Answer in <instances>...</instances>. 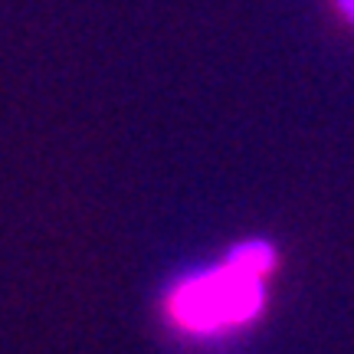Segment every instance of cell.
Segmentation results:
<instances>
[{
	"mask_svg": "<svg viewBox=\"0 0 354 354\" xmlns=\"http://www.w3.org/2000/svg\"><path fill=\"white\" fill-rule=\"evenodd\" d=\"M263 305L259 276H250L236 266H223L216 272L184 282L171 295V318L187 331H214L220 325H236L253 318Z\"/></svg>",
	"mask_w": 354,
	"mask_h": 354,
	"instance_id": "6da1fadb",
	"label": "cell"
},
{
	"mask_svg": "<svg viewBox=\"0 0 354 354\" xmlns=\"http://www.w3.org/2000/svg\"><path fill=\"white\" fill-rule=\"evenodd\" d=\"M272 263H276V256H272V250H269V246H263V243L240 246L236 253L230 256V266H236V269L250 272V276H266V272L272 269Z\"/></svg>",
	"mask_w": 354,
	"mask_h": 354,
	"instance_id": "7a4b0ae2",
	"label": "cell"
},
{
	"mask_svg": "<svg viewBox=\"0 0 354 354\" xmlns=\"http://www.w3.org/2000/svg\"><path fill=\"white\" fill-rule=\"evenodd\" d=\"M342 7H344V10H348V13H351V17H354V0H342Z\"/></svg>",
	"mask_w": 354,
	"mask_h": 354,
	"instance_id": "3957f363",
	"label": "cell"
}]
</instances>
